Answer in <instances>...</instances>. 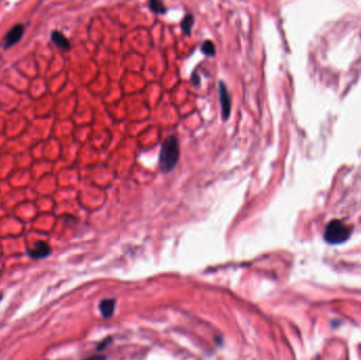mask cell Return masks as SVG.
<instances>
[{"label":"cell","mask_w":361,"mask_h":360,"mask_svg":"<svg viewBox=\"0 0 361 360\" xmlns=\"http://www.w3.org/2000/svg\"><path fill=\"white\" fill-rule=\"evenodd\" d=\"M110 343H111V338H107V339L103 340V341L100 343V346L97 347V349H98V350H102V349L106 348V347L108 346V345H110Z\"/></svg>","instance_id":"obj_11"},{"label":"cell","mask_w":361,"mask_h":360,"mask_svg":"<svg viewBox=\"0 0 361 360\" xmlns=\"http://www.w3.org/2000/svg\"><path fill=\"white\" fill-rule=\"evenodd\" d=\"M51 39L52 42L59 47L60 49H62V50H69L70 49V42L69 39L65 37L61 32H59V31H54L52 33L51 35Z\"/></svg>","instance_id":"obj_6"},{"label":"cell","mask_w":361,"mask_h":360,"mask_svg":"<svg viewBox=\"0 0 361 360\" xmlns=\"http://www.w3.org/2000/svg\"><path fill=\"white\" fill-rule=\"evenodd\" d=\"M29 256L33 259H43L51 253V248L49 245L43 241L37 242L34 247L28 251Z\"/></svg>","instance_id":"obj_5"},{"label":"cell","mask_w":361,"mask_h":360,"mask_svg":"<svg viewBox=\"0 0 361 360\" xmlns=\"http://www.w3.org/2000/svg\"><path fill=\"white\" fill-rule=\"evenodd\" d=\"M105 359H106L105 356H102V355H94V356L89 357V358H87L85 360H105Z\"/></svg>","instance_id":"obj_12"},{"label":"cell","mask_w":361,"mask_h":360,"mask_svg":"<svg viewBox=\"0 0 361 360\" xmlns=\"http://www.w3.org/2000/svg\"><path fill=\"white\" fill-rule=\"evenodd\" d=\"M23 31L24 28L22 24H17V26L13 27L4 37V48H10L17 44L23 35Z\"/></svg>","instance_id":"obj_4"},{"label":"cell","mask_w":361,"mask_h":360,"mask_svg":"<svg viewBox=\"0 0 361 360\" xmlns=\"http://www.w3.org/2000/svg\"><path fill=\"white\" fill-rule=\"evenodd\" d=\"M149 9L154 14H164L166 12V7L161 1L158 0H152L149 2Z\"/></svg>","instance_id":"obj_9"},{"label":"cell","mask_w":361,"mask_h":360,"mask_svg":"<svg viewBox=\"0 0 361 360\" xmlns=\"http://www.w3.org/2000/svg\"><path fill=\"white\" fill-rule=\"evenodd\" d=\"M179 158H180L179 141L175 135H170L163 142L161 147L159 164L162 173L168 174L171 170H174V168L178 164Z\"/></svg>","instance_id":"obj_1"},{"label":"cell","mask_w":361,"mask_h":360,"mask_svg":"<svg viewBox=\"0 0 361 360\" xmlns=\"http://www.w3.org/2000/svg\"><path fill=\"white\" fill-rule=\"evenodd\" d=\"M219 97H220V104H221V110H222V118L226 120L229 116H231V96L228 94L227 88L224 83L220 81L219 83Z\"/></svg>","instance_id":"obj_3"},{"label":"cell","mask_w":361,"mask_h":360,"mask_svg":"<svg viewBox=\"0 0 361 360\" xmlns=\"http://www.w3.org/2000/svg\"><path fill=\"white\" fill-rule=\"evenodd\" d=\"M193 23H194L193 15L187 14L184 17V19L182 20V29H183L184 33H186V34H190L192 27H193Z\"/></svg>","instance_id":"obj_8"},{"label":"cell","mask_w":361,"mask_h":360,"mask_svg":"<svg viewBox=\"0 0 361 360\" xmlns=\"http://www.w3.org/2000/svg\"><path fill=\"white\" fill-rule=\"evenodd\" d=\"M201 50L202 52L207 55V56H213L216 54V48H215V45H213L210 40H206V42H204L202 47H201Z\"/></svg>","instance_id":"obj_10"},{"label":"cell","mask_w":361,"mask_h":360,"mask_svg":"<svg viewBox=\"0 0 361 360\" xmlns=\"http://www.w3.org/2000/svg\"><path fill=\"white\" fill-rule=\"evenodd\" d=\"M116 301L113 299H105L100 303V312L104 318H110L114 313Z\"/></svg>","instance_id":"obj_7"},{"label":"cell","mask_w":361,"mask_h":360,"mask_svg":"<svg viewBox=\"0 0 361 360\" xmlns=\"http://www.w3.org/2000/svg\"><path fill=\"white\" fill-rule=\"evenodd\" d=\"M351 236V229L340 220H334L327 224L324 239L327 243L336 245L346 242Z\"/></svg>","instance_id":"obj_2"},{"label":"cell","mask_w":361,"mask_h":360,"mask_svg":"<svg viewBox=\"0 0 361 360\" xmlns=\"http://www.w3.org/2000/svg\"><path fill=\"white\" fill-rule=\"evenodd\" d=\"M2 297H3V296H2V294H0V301H1V299H2Z\"/></svg>","instance_id":"obj_13"}]
</instances>
